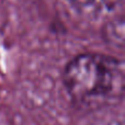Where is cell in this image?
Listing matches in <instances>:
<instances>
[{"instance_id":"6da1fadb","label":"cell","mask_w":125,"mask_h":125,"mask_svg":"<svg viewBox=\"0 0 125 125\" xmlns=\"http://www.w3.org/2000/svg\"><path fill=\"white\" fill-rule=\"evenodd\" d=\"M62 84L75 103L100 106L121 101L125 89L123 61L101 53H82L62 70Z\"/></svg>"},{"instance_id":"3957f363","label":"cell","mask_w":125,"mask_h":125,"mask_svg":"<svg viewBox=\"0 0 125 125\" xmlns=\"http://www.w3.org/2000/svg\"><path fill=\"white\" fill-rule=\"evenodd\" d=\"M75 4L79 7H90V6H103L106 9H113L119 4H123V0H71Z\"/></svg>"},{"instance_id":"7a4b0ae2","label":"cell","mask_w":125,"mask_h":125,"mask_svg":"<svg viewBox=\"0 0 125 125\" xmlns=\"http://www.w3.org/2000/svg\"><path fill=\"white\" fill-rule=\"evenodd\" d=\"M104 39L115 46L123 47L124 45V19L119 17L109 21L104 26Z\"/></svg>"},{"instance_id":"277c9868","label":"cell","mask_w":125,"mask_h":125,"mask_svg":"<svg viewBox=\"0 0 125 125\" xmlns=\"http://www.w3.org/2000/svg\"><path fill=\"white\" fill-rule=\"evenodd\" d=\"M109 125H124V123L122 121H113V122H111Z\"/></svg>"}]
</instances>
